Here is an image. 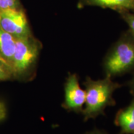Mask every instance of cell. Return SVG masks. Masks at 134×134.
Here are the masks:
<instances>
[{
  "mask_svg": "<svg viewBox=\"0 0 134 134\" xmlns=\"http://www.w3.org/2000/svg\"><path fill=\"white\" fill-rule=\"evenodd\" d=\"M112 79L105 76L104 79L94 80L86 77L83 83L86 92L85 108L81 113L85 121L95 119L99 115H104L107 107L114 106L116 104L113 93L121 85Z\"/></svg>",
  "mask_w": 134,
  "mask_h": 134,
  "instance_id": "1",
  "label": "cell"
},
{
  "mask_svg": "<svg viewBox=\"0 0 134 134\" xmlns=\"http://www.w3.org/2000/svg\"><path fill=\"white\" fill-rule=\"evenodd\" d=\"M103 67L105 76L113 78L134 70V37L124 34L105 56Z\"/></svg>",
  "mask_w": 134,
  "mask_h": 134,
  "instance_id": "2",
  "label": "cell"
},
{
  "mask_svg": "<svg viewBox=\"0 0 134 134\" xmlns=\"http://www.w3.org/2000/svg\"><path fill=\"white\" fill-rule=\"evenodd\" d=\"M42 47L41 43L32 35L16 38L11 70L13 78L24 79L34 70Z\"/></svg>",
  "mask_w": 134,
  "mask_h": 134,
  "instance_id": "3",
  "label": "cell"
},
{
  "mask_svg": "<svg viewBox=\"0 0 134 134\" xmlns=\"http://www.w3.org/2000/svg\"><path fill=\"white\" fill-rule=\"evenodd\" d=\"M0 27L16 38L32 35L26 15L21 8L0 10Z\"/></svg>",
  "mask_w": 134,
  "mask_h": 134,
  "instance_id": "4",
  "label": "cell"
},
{
  "mask_svg": "<svg viewBox=\"0 0 134 134\" xmlns=\"http://www.w3.org/2000/svg\"><path fill=\"white\" fill-rule=\"evenodd\" d=\"M65 99L62 107L68 111L82 113L86 99V92L79 85L78 76L76 73H70L66 78L64 86Z\"/></svg>",
  "mask_w": 134,
  "mask_h": 134,
  "instance_id": "5",
  "label": "cell"
},
{
  "mask_svg": "<svg viewBox=\"0 0 134 134\" xmlns=\"http://www.w3.org/2000/svg\"><path fill=\"white\" fill-rule=\"evenodd\" d=\"M78 6H98L104 8H110L119 12L130 11L134 13V0H80Z\"/></svg>",
  "mask_w": 134,
  "mask_h": 134,
  "instance_id": "6",
  "label": "cell"
},
{
  "mask_svg": "<svg viewBox=\"0 0 134 134\" xmlns=\"http://www.w3.org/2000/svg\"><path fill=\"white\" fill-rule=\"evenodd\" d=\"M114 124L120 128V134L134 133V99L128 106L117 112L115 117Z\"/></svg>",
  "mask_w": 134,
  "mask_h": 134,
  "instance_id": "7",
  "label": "cell"
},
{
  "mask_svg": "<svg viewBox=\"0 0 134 134\" xmlns=\"http://www.w3.org/2000/svg\"><path fill=\"white\" fill-rule=\"evenodd\" d=\"M16 38L0 27V57L11 68L13 54L16 47Z\"/></svg>",
  "mask_w": 134,
  "mask_h": 134,
  "instance_id": "8",
  "label": "cell"
},
{
  "mask_svg": "<svg viewBox=\"0 0 134 134\" xmlns=\"http://www.w3.org/2000/svg\"><path fill=\"white\" fill-rule=\"evenodd\" d=\"M13 78L11 67L0 57V81H5Z\"/></svg>",
  "mask_w": 134,
  "mask_h": 134,
  "instance_id": "9",
  "label": "cell"
},
{
  "mask_svg": "<svg viewBox=\"0 0 134 134\" xmlns=\"http://www.w3.org/2000/svg\"><path fill=\"white\" fill-rule=\"evenodd\" d=\"M119 13L121 15L122 19L128 25L129 27V31L134 37V13L130 11H123Z\"/></svg>",
  "mask_w": 134,
  "mask_h": 134,
  "instance_id": "10",
  "label": "cell"
},
{
  "mask_svg": "<svg viewBox=\"0 0 134 134\" xmlns=\"http://www.w3.org/2000/svg\"><path fill=\"white\" fill-rule=\"evenodd\" d=\"M20 8L21 7L19 0H0V10Z\"/></svg>",
  "mask_w": 134,
  "mask_h": 134,
  "instance_id": "11",
  "label": "cell"
},
{
  "mask_svg": "<svg viewBox=\"0 0 134 134\" xmlns=\"http://www.w3.org/2000/svg\"><path fill=\"white\" fill-rule=\"evenodd\" d=\"M128 86L129 87L130 93L132 96H133V99H134V74L133 75V76H132V78L130 79V81H129Z\"/></svg>",
  "mask_w": 134,
  "mask_h": 134,
  "instance_id": "12",
  "label": "cell"
},
{
  "mask_svg": "<svg viewBox=\"0 0 134 134\" xmlns=\"http://www.w3.org/2000/svg\"><path fill=\"white\" fill-rule=\"evenodd\" d=\"M5 107L4 104H1L0 103V120H2L5 117L6 113H5Z\"/></svg>",
  "mask_w": 134,
  "mask_h": 134,
  "instance_id": "13",
  "label": "cell"
},
{
  "mask_svg": "<svg viewBox=\"0 0 134 134\" xmlns=\"http://www.w3.org/2000/svg\"><path fill=\"white\" fill-rule=\"evenodd\" d=\"M84 134H108V133L104 131H103V130H100L99 129H94L93 130H91V131L86 132V133Z\"/></svg>",
  "mask_w": 134,
  "mask_h": 134,
  "instance_id": "14",
  "label": "cell"
},
{
  "mask_svg": "<svg viewBox=\"0 0 134 134\" xmlns=\"http://www.w3.org/2000/svg\"><path fill=\"white\" fill-rule=\"evenodd\" d=\"M133 134H134V133H133Z\"/></svg>",
  "mask_w": 134,
  "mask_h": 134,
  "instance_id": "15",
  "label": "cell"
}]
</instances>
